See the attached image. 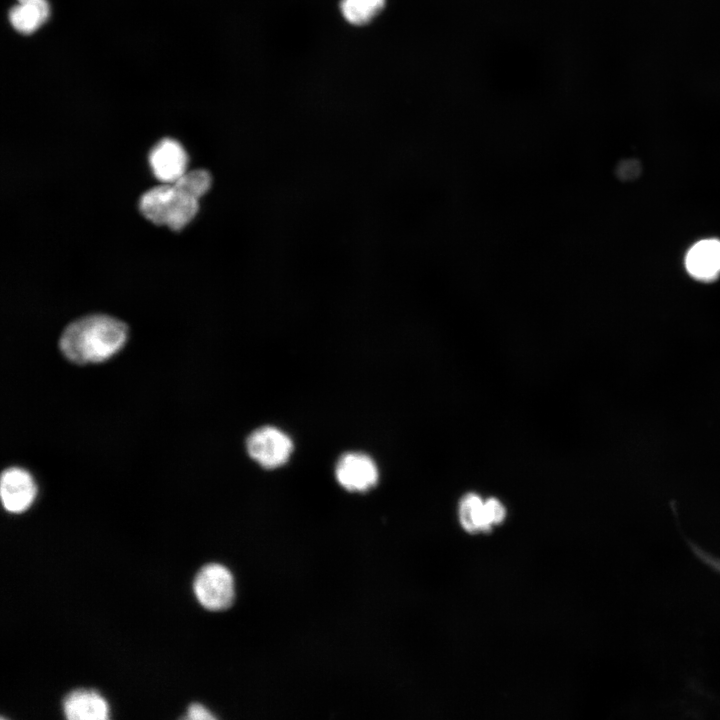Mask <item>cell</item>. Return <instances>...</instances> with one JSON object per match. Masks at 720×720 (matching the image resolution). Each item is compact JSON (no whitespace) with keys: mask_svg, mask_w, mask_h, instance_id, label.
<instances>
[{"mask_svg":"<svg viewBox=\"0 0 720 720\" xmlns=\"http://www.w3.org/2000/svg\"><path fill=\"white\" fill-rule=\"evenodd\" d=\"M49 16L46 0H18V4L9 12L12 26L21 33L37 30Z\"/></svg>","mask_w":720,"mask_h":720,"instance_id":"30bf717a","label":"cell"},{"mask_svg":"<svg viewBox=\"0 0 720 720\" xmlns=\"http://www.w3.org/2000/svg\"><path fill=\"white\" fill-rule=\"evenodd\" d=\"M685 267L699 281H714L720 275V240L702 239L692 245L685 256Z\"/></svg>","mask_w":720,"mask_h":720,"instance_id":"ba28073f","label":"cell"},{"mask_svg":"<svg viewBox=\"0 0 720 720\" xmlns=\"http://www.w3.org/2000/svg\"><path fill=\"white\" fill-rule=\"evenodd\" d=\"M149 162L159 181L173 183L186 172L187 154L179 142L164 138L152 148Z\"/></svg>","mask_w":720,"mask_h":720,"instance_id":"52a82bcc","label":"cell"},{"mask_svg":"<svg viewBox=\"0 0 720 720\" xmlns=\"http://www.w3.org/2000/svg\"><path fill=\"white\" fill-rule=\"evenodd\" d=\"M198 208V198L177 182L156 186L145 192L139 201V209L144 217L172 230H179L188 224Z\"/></svg>","mask_w":720,"mask_h":720,"instance_id":"7a4b0ae2","label":"cell"},{"mask_svg":"<svg viewBox=\"0 0 720 720\" xmlns=\"http://www.w3.org/2000/svg\"><path fill=\"white\" fill-rule=\"evenodd\" d=\"M36 485L24 469L11 467L4 470L0 480V494L4 509L11 513L27 510L36 497Z\"/></svg>","mask_w":720,"mask_h":720,"instance_id":"8992f818","label":"cell"},{"mask_svg":"<svg viewBox=\"0 0 720 720\" xmlns=\"http://www.w3.org/2000/svg\"><path fill=\"white\" fill-rule=\"evenodd\" d=\"M127 339V326L103 314L82 317L71 322L61 334L63 355L78 364L104 361L118 352Z\"/></svg>","mask_w":720,"mask_h":720,"instance_id":"6da1fadb","label":"cell"},{"mask_svg":"<svg viewBox=\"0 0 720 720\" xmlns=\"http://www.w3.org/2000/svg\"><path fill=\"white\" fill-rule=\"evenodd\" d=\"M335 474L339 484L349 490L364 492L375 486L378 470L367 455L357 452L343 454L337 461Z\"/></svg>","mask_w":720,"mask_h":720,"instance_id":"5b68a950","label":"cell"},{"mask_svg":"<svg viewBox=\"0 0 720 720\" xmlns=\"http://www.w3.org/2000/svg\"><path fill=\"white\" fill-rule=\"evenodd\" d=\"M249 456L266 469L285 464L292 451L293 443L288 435L272 426L254 430L247 438Z\"/></svg>","mask_w":720,"mask_h":720,"instance_id":"277c9868","label":"cell"},{"mask_svg":"<svg viewBox=\"0 0 720 720\" xmlns=\"http://www.w3.org/2000/svg\"><path fill=\"white\" fill-rule=\"evenodd\" d=\"M64 715L69 720H107L110 708L105 698L93 689H76L62 702Z\"/></svg>","mask_w":720,"mask_h":720,"instance_id":"9c48e42d","label":"cell"},{"mask_svg":"<svg viewBox=\"0 0 720 720\" xmlns=\"http://www.w3.org/2000/svg\"><path fill=\"white\" fill-rule=\"evenodd\" d=\"M193 591L198 602L207 610L220 611L229 608L234 600V580L223 565L210 563L203 566L193 581Z\"/></svg>","mask_w":720,"mask_h":720,"instance_id":"3957f363","label":"cell"},{"mask_svg":"<svg viewBox=\"0 0 720 720\" xmlns=\"http://www.w3.org/2000/svg\"><path fill=\"white\" fill-rule=\"evenodd\" d=\"M485 510L490 524L497 525L503 522L506 516V510L503 504L496 498H489L484 501Z\"/></svg>","mask_w":720,"mask_h":720,"instance_id":"5bb4252c","label":"cell"},{"mask_svg":"<svg viewBox=\"0 0 720 720\" xmlns=\"http://www.w3.org/2000/svg\"><path fill=\"white\" fill-rule=\"evenodd\" d=\"M175 182L199 199L209 190L212 179L208 171L204 169H195L193 171L185 172Z\"/></svg>","mask_w":720,"mask_h":720,"instance_id":"4fadbf2b","label":"cell"},{"mask_svg":"<svg viewBox=\"0 0 720 720\" xmlns=\"http://www.w3.org/2000/svg\"><path fill=\"white\" fill-rule=\"evenodd\" d=\"M184 718L190 720H212L215 719V716L202 704L192 703L189 705L187 715Z\"/></svg>","mask_w":720,"mask_h":720,"instance_id":"9a60e30c","label":"cell"},{"mask_svg":"<svg viewBox=\"0 0 720 720\" xmlns=\"http://www.w3.org/2000/svg\"><path fill=\"white\" fill-rule=\"evenodd\" d=\"M460 523L467 532H488L493 527L488 521L485 503L474 493L463 496L459 504Z\"/></svg>","mask_w":720,"mask_h":720,"instance_id":"8fae6325","label":"cell"},{"mask_svg":"<svg viewBox=\"0 0 720 720\" xmlns=\"http://www.w3.org/2000/svg\"><path fill=\"white\" fill-rule=\"evenodd\" d=\"M385 0H342L341 12L344 18L355 25L372 20L384 7Z\"/></svg>","mask_w":720,"mask_h":720,"instance_id":"7c38bea8","label":"cell"}]
</instances>
